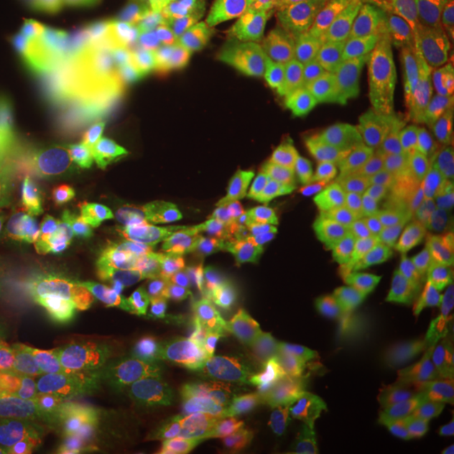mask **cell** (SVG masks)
Instances as JSON below:
<instances>
[{"mask_svg":"<svg viewBox=\"0 0 454 454\" xmlns=\"http://www.w3.org/2000/svg\"><path fill=\"white\" fill-rule=\"evenodd\" d=\"M33 127L76 195L112 223L142 217L177 192L137 152L119 116L86 119L53 98L35 109Z\"/></svg>","mask_w":454,"mask_h":454,"instance_id":"cell-1","label":"cell"},{"mask_svg":"<svg viewBox=\"0 0 454 454\" xmlns=\"http://www.w3.org/2000/svg\"><path fill=\"white\" fill-rule=\"evenodd\" d=\"M116 116L131 145L169 187L179 190L202 179L205 98L200 94L137 79Z\"/></svg>","mask_w":454,"mask_h":454,"instance_id":"cell-2","label":"cell"},{"mask_svg":"<svg viewBox=\"0 0 454 454\" xmlns=\"http://www.w3.org/2000/svg\"><path fill=\"white\" fill-rule=\"evenodd\" d=\"M419 91L396 76L354 59H331L325 127L333 142H379L396 146L411 131Z\"/></svg>","mask_w":454,"mask_h":454,"instance_id":"cell-3","label":"cell"},{"mask_svg":"<svg viewBox=\"0 0 454 454\" xmlns=\"http://www.w3.org/2000/svg\"><path fill=\"white\" fill-rule=\"evenodd\" d=\"M450 28L444 0H394L358 35L348 59L411 76L427 51Z\"/></svg>","mask_w":454,"mask_h":454,"instance_id":"cell-4","label":"cell"},{"mask_svg":"<svg viewBox=\"0 0 454 454\" xmlns=\"http://www.w3.org/2000/svg\"><path fill=\"white\" fill-rule=\"evenodd\" d=\"M331 59L295 61L270 68L255 79L268 134H303L325 127V101H328ZM333 139V137H331Z\"/></svg>","mask_w":454,"mask_h":454,"instance_id":"cell-5","label":"cell"},{"mask_svg":"<svg viewBox=\"0 0 454 454\" xmlns=\"http://www.w3.org/2000/svg\"><path fill=\"white\" fill-rule=\"evenodd\" d=\"M391 190L404 200L427 225L437 227L454 215V154L406 137L391 146Z\"/></svg>","mask_w":454,"mask_h":454,"instance_id":"cell-6","label":"cell"},{"mask_svg":"<svg viewBox=\"0 0 454 454\" xmlns=\"http://www.w3.org/2000/svg\"><path fill=\"white\" fill-rule=\"evenodd\" d=\"M41 351L35 310L26 293L0 286V389L38 399Z\"/></svg>","mask_w":454,"mask_h":454,"instance_id":"cell-7","label":"cell"},{"mask_svg":"<svg viewBox=\"0 0 454 454\" xmlns=\"http://www.w3.org/2000/svg\"><path fill=\"white\" fill-rule=\"evenodd\" d=\"M137 76L121 66L109 64L97 56H83L71 61L61 97L66 104L86 119H109L127 106Z\"/></svg>","mask_w":454,"mask_h":454,"instance_id":"cell-8","label":"cell"},{"mask_svg":"<svg viewBox=\"0 0 454 454\" xmlns=\"http://www.w3.org/2000/svg\"><path fill=\"white\" fill-rule=\"evenodd\" d=\"M313 381H316V366L310 364H298L278 373L253 399L245 429L258 434L273 450L291 429L293 422L303 414Z\"/></svg>","mask_w":454,"mask_h":454,"instance_id":"cell-9","label":"cell"},{"mask_svg":"<svg viewBox=\"0 0 454 454\" xmlns=\"http://www.w3.org/2000/svg\"><path fill=\"white\" fill-rule=\"evenodd\" d=\"M354 220L364 243L369 245L373 255L402 250L434 230L394 190H381L376 195L354 202Z\"/></svg>","mask_w":454,"mask_h":454,"instance_id":"cell-10","label":"cell"},{"mask_svg":"<svg viewBox=\"0 0 454 454\" xmlns=\"http://www.w3.org/2000/svg\"><path fill=\"white\" fill-rule=\"evenodd\" d=\"M273 454H381L372 442L354 434L339 419L324 414H301L283 439L273 447Z\"/></svg>","mask_w":454,"mask_h":454,"instance_id":"cell-11","label":"cell"},{"mask_svg":"<svg viewBox=\"0 0 454 454\" xmlns=\"http://www.w3.org/2000/svg\"><path fill=\"white\" fill-rule=\"evenodd\" d=\"M190 0H114V33L162 43L184 31Z\"/></svg>","mask_w":454,"mask_h":454,"instance_id":"cell-12","label":"cell"},{"mask_svg":"<svg viewBox=\"0 0 454 454\" xmlns=\"http://www.w3.org/2000/svg\"><path fill=\"white\" fill-rule=\"evenodd\" d=\"M333 152H336L343 187L351 197V202L376 195L381 190H391V182H394L391 146L379 145V142H340Z\"/></svg>","mask_w":454,"mask_h":454,"instance_id":"cell-13","label":"cell"},{"mask_svg":"<svg viewBox=\"0 0 454 454\" xmlns=\"http://www.w3.org/2000/svg\"><path fill=\"white\" fill-rule=\"evenodd\" d=\"M41 427V399L0 389V454H28Z\"/></svg>","mask_w":454,"mask_h":454,"instance_id":"cell-14","label":"cell"},{"mask_svg":"<svg viewBox=\"0 0 454 454\" xmlns=\"http://www.w3.org/2000/svg\"><path fill=\"white\" fill-rule=\"evenodd\" d=\"M411 137L454 154V94L419 97L411 119Z\"/></svg>","mask_w":454,"mask_h":454,"instance_id":"cell-15","label":"cell"},{"mask_svg":"<svg viewBox=\"0 0 454 454\" xmlns=\"http://www.w3.org/2000/svg\"><path fill=\"white\" fill-rule=\"evenodd\" d=\"M419 97L454 94V26L427 51L422 64L409 76Z\"/></svg>","mask_w":454,"mask_h":454,"instance_id":"cell-16","label":"cell"},{"mask_svg":"<svg viewBox=\"0 0 454 454\" xmlns=\"http://www.w3.org/2000/svg\"><path fill=\"white\" fill-rule=\"evenodd\" d=\"M303 0H190L192 13L217 20H270L295 11Z\"/></svg>","mask_w":454,"mask_h":454,"instance_id":"cell-17","label":"cell"},{"mask_svg":"<svg viewBox=\"0 0 454 454\" xmlns=\"http://www.w3.org/2000/svg\"><path fill=\"white\" fill-rule=\"evenodd\" d=\"M205 454H273V450L250 429L225 432V434H207L200 439Z\"/></svg>","mask_w":454,"mask_h":454,"instance_id":"cell-18","label":"cell"},{"mask_svg":"<svg viewBox=\"0 0 454 454\" xmlns=\"http://www.w3.org/2000/svg\"><path fill=\"white\" fill-rule=\"evenodd\" d=\"M64 3L86 26L114 33V0H64Z\"/></svg>","mask_w":454,"mask_h":454,"instance_id":"cell-19","label":"cell"},{"mask_svg":"<svg viewBox=\"0 0 454 454\" xmlns=\"http://www.w3.org/2000/svg\"><path fill=\"white\" fill-rule=\"evenodd\" d=\"M112 454H205V447L200 439H154V442H145V444H134V447H124Z\"/></svg>","mask_w":454,"mask_h":454,"instance_id":"cell-20","label":"cell"},{"mask_svg":"<svg viewBox=\"0 0 454 454\" xmlns=\"http://www.w3.org/2000/svg\"><path fill=\"white\" fill-rule=\"evenodd\" d=\"M444 5H447V13H450V20L454 26V0H444Z\"/></svg>","mask_w":454,"mask_h":454,"instance_id":"cell-21","label":"cell"}]
</instances>
